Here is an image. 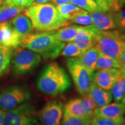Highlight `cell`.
<instances>
[{
	"label": "cell",
	"instance_id": "obj_1",
	"mask_svg": "<svg viewBox=\"0 0 125 125\" xmlns=\"http://www.w3.org/2000/svg\"><path fill=\"white\" fill-rule=\"evenodd\" d=\"M24 14L31 20L33 29L38 31H56L69 25V20L49 3L33 4L26 9Z\"/></svg>",
	"mask_w": 125,
	"mask_h": 125
},
{
	"label": "cell",
	"instance_id": "obj_2",
	"mask_svg": "<svg viewBox=\"0 0 125 125\" xmlns=\"http://www.w3.org/2000/svg\"><path fill=\"white\" fill-rule=\"evenodd\" d=\"M71 86V79L64 68L56 62L45 65L37 82V87L40 92L51 96L64 93Z\"/></svg>",
	"mask_w": 125,
	"mask_h": 125
},
{
	"label": "cell",
	"instance_id": "obj_3",
	"mask_svg": "<svg viewBox=\"0 0 125 125\" xmlns=\"http://www.w3.org/2000/svg\"><path fill=\"white\" fill-rule=\"evenodd\" d=\"M55 31L29 34L21 41L20 46L38 53L44 59H54L60 55L65 43L57 40Z\"/></svg>",
	"mask_w": 125,
	"mask_h": 125
},
{
	"label": "cell",
	"instance_id": "obj_4",
	"mask_svg": "<svg viewBox=\"0 0 125 125\" xmlns=\"http://www.w3.org/2000/svg\"><path fill=\"white\" fill-rule=\"evenodd\" d=\"M125 46V34L123 31L114 29L98 31L94 47L101 54L119 62Z\"/></svg>",
	"mask_w": 125,
	"mask_h": 125
},
{
	"label": "cell",
	"instance_id": "obj_5",
	"mask_svg": "<svg viewBox=\"0 0 125 125\" xmlns=\"http://www.w3.org/2000/svg\"><path fill=\"white\" fill-rule=\"evenodd\" d=\"M14 49L11 62L13 73L16 75L23 76L29 74L41 61L40 55L27 48L19 46Z\"/></svg>",
	"mask_w": 125,
	"mask_h": 125
},
{
	"label": "cell",
	"instance_id": "obj_6",
	"mask_svg": "<svg viewBox=\"0 0 125 125\" xmlns=\"http://www.w3.org/2000/svg\"><path fill=\"white\" fill-rule=\"evenodd\" d=\"M66 63L77 91L82 96L86 95L94 83L95 72L81 64L77 57L67 58Z\"/></svg>",
	"mask_w": 125,
	"mask_h": 125
},
{
	"label": "cell",
	"instance_id": "obj_7",
	"mask_svg": "<svg viewBox=\"0 0 125 125\" xmlns=\"http://www.w3.org/2000/svg\"><path fill=\"white\" fill-rule=\"evenodd\" d=\"M35 114V108L31 104L23 103L7 111L3 125H40Z\"/></svg>",
	"mask_w": 125,
	"mask_h": 125
},
{
	"label": "cell",
	"instance_id": "obj_8",
	"mask_svg": "<svg viewBox=\"0 0 125 125\" xmlns=\"http://www.w3.org/2000/svg\"><path fill=\"white\" fill-rule=\"evenodd\" d=\"M31 97L27 89L20 86H10L0 90V108L9 111L27 101Z\"/></svg>",
	"mask_w": 125,
	"mask_h": 125
},
{
	"label": "cell",
	"instance_id": "obj_9",
	"mask_svg": "<svg viewBox=\"0 0 125 125\" xmlns=\"http://www.w3.org/2000/svg\"><path fill=\"white\" fill-rule=\"evenodd\" d=\"M63 114L62 103L56 100H51L41 109L38 117L42 125H60Z\"/></svg>",
	"mask_w": 125,
	"mask_h": 125
},
{
	"label": "cell",
	"instance_id": "obj_10",
	"mask_svg": "<svg viewBox=\"0 0 125 125\" xmlns=\"http://www.w3.org/2000/svg\"><path fill=\"white\" fill-rule=\"evenodd\" d=\"M98 31L99 30L92 24L85 26H79L74 42L84 52L95 46Z\"/></svg>",
	"mask_w": 125,
	"mask_h": 125
},
{
	"label": "cell",
	"instance_id": "obj_11",
	"mask_svg": "<svg viewBox=\"0 0 125 125\" xmlns=\"http://www.w3.org/2000/svg\"><path fill=\"white\" fill-rule=\"evenodd\" d=\"M122 75L121 68H111L97 70L94 73V82L103 89L110 90Z\"/></svg>",
	"mask_w": 125,
	"mask_h": 125
},
{
	"label": "cell",
	"instance_id": "obj_12",
	"mask_svg": "<svg viewBox=\"0 0 125 125\" xmlns=\"http://www.w3.org/2000/svg\"><path fill=\"white\" fill-rule=\"evenodd\" d=\"M21 39L14 31L10 20L0 23V46L15 49L20 46Z\"/></svg>",
	"mask_w": 125,
	"mask_h": 125
},
{
	"label": "cell",
	"instance_id": "obj_13",
	"mask_svg": "<svg viewBox=\"0 0 125 125\" xmlns=\"http://www.w3.org/2000/svg\"><path fill=\"white\" fill-rule=\"evenodd\" d=\"M92 19V25L101 31L116 29V25L112 14L105 12H89Z\"/></svg>",
	"mask_w": 125,
	"mask_h": 125
},
{
	"label": "cell",
	"instance_id": "obj_14",
	"mask_svg": "<svg viewBox=\"0 0 125 125\" xmlns=\"http://www.w3.org/2000/svg\"><path fill=\"white\" fill-rule=\"evenodd\" d=\"M125 106L122 103H113L97 108L94 116L107 118H118L124 116Z\"/></svg>",
	"mask_w": 125,
	"mask_h": 125
},
{
	"label": "cell",
	"instance_id": "obj_15",
	"mask_svg": "<svg viewBox=\"0 0 125 125\" xmlns=\"http://www.w3.org/2000/svg\"><path fill=\"white\" fill-rule=\"evenodd\" d=\"M87 94L94 103L97 108L107 105L111 103L112 100L111 92L103 89L94 82L90 87Z\"/></svg>",
	"mask_w": 125,
	"mask_h": 125
},
{
	"label": "cell",
	"instance_id": "obj_16",
	"mask_svg": "<svg viewBox=\"0 0 125 125\" xmlns=\"http://www.w3.org/2000/svg\"><path fill=\"white\" fill-rule=\"evenodd\" d=\"M10 22L14 31L21 40L30 34L33 29L31 20L24 13L16 16Z\"/></svg>",
	"mask_w": 125,
	"mask_h": 125
},
{
	"label": "cell",
	"instance_id": "obj_17",
	"mask_svg": "<svg viewBox=\"0 0 125 125\" xmlns=\"http://www.w3.org/2000/svg\"><path fill=\"white\" fill-rule=\"evenodd\" d=\"M64 115L69 116H91L87 111L82 98L70 100L64 107Z\"/></svg>",
	"mask_w": 125,
	"mask_h": 125
},
{
	"label": "cell",
	"instance_id": "obj_18",
	"mask_svg": "<svg viewBox=\"0 0 125 125\" xmlns=\"http://www.w3.org/2000/svg\"><path fill=\"white\" fill-rule=\"evenodd\" d=\"M100 53L99 51L94 46L84 52L82 55L77 57V59L81 64L87 69L95 71L97 60Z\"/></svg>",
	"mask_w": 125,
	"mask_h": 125
},
{
	"label": "cell",
	"instance_id": "obj_19",
	"mask_svg": "<svg viewBox=\"0 0 125 125\" xmlns=\"http://www.w3.org/2000/svg\"><path fill=\"white\" fill-rule=\"evenodd\" d=\"M79 27L78 25L69 24L57 30L54 32V35L57 40L64 42L74 41Z\"/></svg>",
	"mask_w": 125,
	"mask_h": 125
},
{
	"label": "cell",
	"instance_id": "obj_20",
	"mask_svg": "<svg viewBox=\"0 0 125 125\" xmlns=\"http://www.w3.org/2000/svg\"><path fill=\"white\" fill-rule=\"evenodd\" d=\"M26 9L4 2L0 7V23L9 21Z\"/></svg>",
	"mask_w": 125,
	"mask_h": 125
},
{
	"label": "cell",
	"instance_id": "obj_21",
	"mask_svg": "<svg viewBox=\"0 0 125 125\" xmlns=\"http://www.w3.org/2000/svg\"><path fill=\"white\" fill-rule=\"evenodd\" d=\"M13 49L7 46H0V78L8 71L11 63Z\"/></svg>",
	"mask_w": 125,
	"mask_h": 125
},
{
	"label": "cell",
	"instance_id": "obj_22",
	"mask_svg": "<svg viewBox=\"0 0 125 125\" xmlns=\"http://www.w3.org/2000/svg\"><path fill=\"white\" fill-rule=\"evenodd\" d=\"M56 8L60 15L64 18L68 20L74 18V17H75L79 14L86 12V10L84 9L75 5L71 3H68V4L62 5L60 6H57Z\"/></svg>",
	"mask_w": 125,
	"mask_h": 125
},
{
	"label": "cell",
	"instance_id": "obj_23",
	"mask_svg": "<svg viewBox=\"0 0 125 125\" xmlns=\"http://www.w3.org/2000/svg\"><path fill=\"white\" fill-rule=\"evenodd\" d=\"M111 68H121V62L118 60L100 53L97 60L96 70H100Z\"/></svg>",
	"mask_w": 125,
	"mask_h": 125
},
{
	"label": "cell",
	"instance_id": "obj_24",
	"mask_svg": "<svg viewBox=\"0 0 125 125\" xmlns=\"http://www.w3.org/2000/svg\"><path fill=\"white\" fill-rule=\"evenodd\" d=\"M111 90L112 99L114 101L122 103L125 94V77L123 75L114 84Z\"/></svg>",
	"mask_w": 125,
	"mask_h": 125
},
{
	"label": "cell",
	"instance_id": "obj_25",
	"mask_svg": "<svg viewBox=\"0 0 125 125\" xmlns=\"http://www.w3.org/2000/svg\"><path fill=\"white\" fill-rule=\"evenodd\" d=\"M93 116H69L63 115L62 125H92Z\"/></svg>",
	"mask_w": 125,
	"mask_h": 125
},
{
	"label": "cell",
	"instance_id": "obj_26",
	"mask_svg": "<svg viewBox=\"0 0 125 125\" xmlns=\"http://www.w3.org/2000/svg\"><path fill=\"white\" fill-rule=\"evenodd\" d=\"M103 12L114 13L121 10L119 3L115 0H94Z\"/></svg>",
	"mask_w": 125,
	"mask_h": 125
},
{
	"label": "cell",
	"instance_id": "obj_27",
	"mask_svg": "<svg viewBox=\"0 0 125 125\" xmlns=\"http://www.w3.org/2000/svg\"><path fill=\"white\" fill-rule=\"evenodd\" d=\"M83 53L82 50L79 48L74 41L69 42L65 45L63 49L60 53V55L66 57L67 58L78 57Z\"/></svg>",
	"mask_w": 125,
	"mask_h": 125
},
{
	"label": "cell",
	"instance_id": "obj_28",
	"mask_svg": "<svg viewBox=\"0 0 125 125\" xmlns=\"http://www.w3.org/2000/svg\"><path fill=\"white\" fill-rule=\"evenodd\" d=\"M92 125H125V117L118 118H107L94 116Z\"/></svg>",
	"mask_w": 125,
	"mask_h": 125
},
{
	"label": "cell",
	"instance_id": "obj_29",
	"mask_svg": "<svg viewBox=\"0 0 125 125\" xmlns=\"http://www.w3.org/2000/svg\"><path fill=\"white\" fill-rule=\"evenodd\" d=\"M70 2L88 12H103L94 0H70Z\"/></svg>",
	"mask_w": 125,
	"mask_h": 125
},
{
	"label": "cell",
	"instance_id": "obj_30",
	"mask_svg": "<svg viewBox=\"0 0 125 125\" xmlns=\"http://www.w3.org/2000/svg\"><path fill=\"white\" fill-rule=\"evenodd\" d=\"M75 24L82 26H89L92 24V19L89 12L86 11L83 13L79 14L74 18L69 20V24Z\"/></svg>",
	"mask_w": 125,
	"mask_h": 125
},
{
	"label": "cell",
	"instance_id": "obj_31",
	"mask_svg": "<svg viewBox=\"0 0 125 125\" xmlns=\"http://www.w3.org/2000/svg\"><path fill=\"white\" fill-rule=\"evenodd\" d=\"M115 20L116 27L122 31H125V9L111 13Z\"/></svg>",
	"mask_w": 125,
	"mask_h": 125
},
{
	"label": "cell",
	"instance_id": "obj_32",
	"mask_svg": "<svg viewBox=\"0 0 125 125\" xmlns=\"http://www.w3.org/2000/svg\"><path fill=\"white\" fill-rule=\"evenodd\" d=\"M34 0H5L4 2L11 5L27 9L34 4Z\"/></svg>",
	"mask_w": 125,
	"mask_h": 125
},
{
	"label": "cell",
	"instance_id": "obj_33",
	"mask_svg": "<svg viewBox=\"0 0 125 125\" xmlns=\"http://www.w3.org/2000/svg\"><path fill=\"white\" fill-rule=\"evenodd\" d=\"M119 62L121 64V70L122 71L123 76L125 77V46L123 49L121 57H120Z\"/></svg>",
	"mask_w": 125,
	"mask_h": 125
},
{
	"label": "cell",
	"instance_id": "obj_34",
	"mask_svg": "<svg viewBox=\"0 0 125 125\" xmlns=\"http://www.w3.org/2000/svg\"><path fill=\"white\" fill-rule=\"evenodd\" d=\"M51 1L54 5H55L56 7L70 3V0H51Z\"/></svg>",
	"mask_w": 125,
	"mask_h": 125
},
{
	"label": "cell",
	"instance_id": "obj_35",
	"mask_svg": "<svg viewBox=\"0 0 125 125\" xmlns=\"http://www.w3.org/2000/svg\"><path fill=\"white\" fill-rule=\"evenodd\" d=\"M5 114L6 112H5V111L0 108V125H3L4 124Z\"/></svg>",
	"mask_w": 125,
	"mask_h": 125
},
{
	"label": "cell",
	"instance_id": "obj_36",
	"mask_svg": "<svg viewBox=\"0 0 125 125\" xmlns=\"http://www.w3.org/2000/svg\"><path fill=\"white\" fill-rule=\"evenodd\" d=\"M51 0H34V4H46Z\"/></svg>",
	"mask_w": 125,
	"mask_h": 125
},
{
	"label": "cell",
	"instance_id": "obj_37",
	"mask_svg": "<svg viewBox=\"0 0 125 125\" xmlns=\"http://www.w3.org/2000/svg\"><path fill=\"white\" fill-rule=\"evenodd\" d=\"M125 5V0H123L121 4H120V7H121V8H122L124 7Z\"/></svg>",
	"mask_w": 125,
	"mask_h": 125
},
{
	"label": "cell",
	"instance_id": "obj_38",
	"mask_svg": "<svg viewBox=\"0 0 125 125\" xmlns=\"http://www.w3.org/2000/svg\"><path fill=\"white\" fill-rule=\"evenodd\" d=\"M122 103H123V104H124V105L125 106V94L124 95V97H123V99H122Z\"/></svg>",
	"mask_w": 125,
	"mask_h": 125
},
{
	"label": "cell",
	"instance_id": "obj_39",
	"mask_svg": "<svg viewBox=\"0 0 125 125\" xmlns=\"http://www.w3.org/2000/svg\"><path fill=\"white\" fill-rule=\"evenodd\" d=\"M5 0H0V7L3 4V3L4 2Z\"/></svg>",
	"mask_w": 125,
	"mask_h": 125
},
{
	"label": "cell",
	"instance_id": "obj_40",
	"mask_svg": "<svg viewBox=\"0 0 125 125\" xmlns=\"http://www.w3.org/2000/svg\"><path fill=\"white\" fill-rule=\"evenodd\" d=\"M122 1H123V0H119V6H120V4H121Z\"/></svg>",
	"mask_w": 125,
	"mask_h": 125
},
{
	"label": "cell",
	"instance_id": "obj_41",
	"mask_svg": "<svg viewBox=\"0 0 125 125\" xmlns=\"http://www.w3.org/2000/svg\"><path fill=\"white\" fill-rule=\"evenodd\" d=\"M115 1H118V2H119V0H115Z\"/></svg>",
	"mask_w": 125,
	"mask_h": 125
}]
</instances>
